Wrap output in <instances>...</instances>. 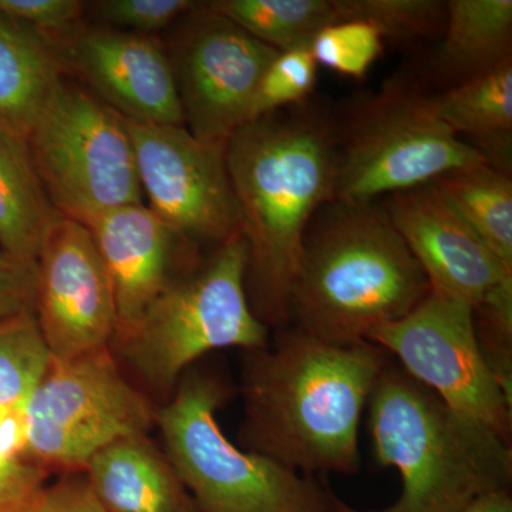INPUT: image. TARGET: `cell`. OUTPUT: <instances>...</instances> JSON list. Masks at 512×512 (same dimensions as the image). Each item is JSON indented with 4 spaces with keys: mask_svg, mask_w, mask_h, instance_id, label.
I'll list each match as a JSON object with an SVG mask.
<instances>
[{
    "mask_svg": "<svg viewBox=\"0 0 512 512\" xmlns=\"http://www.w3.org/2000/svg\"><path fill=\"white\" fill-rule=\"evenodd\" d=\"M248 244L247 291L266 326H285L303 239L315 215L336 201L335 119L305 103L238 128L225 147Z\"/></svg>",
    "mask_w": 512,
    "mask_h": 512,
    "instance_id": "1",
    "label": "cell"
},
{
    "mask_svg": "<svg viewBox=\"0 0 512 512\" xmlns=\"http://www.w3.org/2000/svg\"><path fill=\"white\" fill-rule=\"evenodd\" d=\"M386 365V352L367 340L338 345L285 329L274 348L248 352L244 443L306 476L357 473L360 419Z\"/></svg>",
    "mask_w": 512,
    "mask_h": 512,
    "instance_id": "2",
    "label": "cell"
},
{
    "mask_svg": "<svg viewBox=\"0 0 512 512\" xmlns=\"http://www.w3.org/2000/svg\"><path fill=\"white\" fill-rule=\"evenodd\" d=\"M431 289L384 205L333 201L315 215L289 298L295 328L338 345L365 342Z\"/></svg>",
    "mask_w": 512,
    "mask_h": 512,
    "instance_id": "3",
    "label": "cell"
},
{
    "mask_svg": "<svg viewBox=\"0 0 512 512\" xmlns=\"http://www.w3.org/2000/svg\"><path fill=\"white\" fill-rule=\"evenodd\" d=\"M367 404L377 460L399 470L402 494L377 511H357L332 494L330 512H464L483 495L510 488V443L400 367L387 363Z\"/></svg>",
    "mask_w": 512,
    "mask_h": 512,
    "instance_id": "4",
    "label": "cell"
},
{
    "mask_svg": "<svg viewBox=\"0 0 512 512\" xmlns=\"http://www.w3.org/2000/svg\"><path fill=\"white\" fill-rule=\"evenodd\" d=\"M247 271L248 244L241 232L178 276L110 348L165 400L212 350L265 348L268 326L249 302Z\"/></svg>",
    "mask_w": 512,
    "mask_h": 512,
    "instance_id": "5",
    "label": "cell"
},
{
    "mask_svg": "<svg viewBox=\"0 0 512 512\" xmlns=\"http://www.w3.org/2000/svg\"><path fill=\"white\" fill-rule=\"evenodd\" d=\"M227 387L204 372L184 373L156 410L164 453L200 512H330L332 493L309 476L225 436L217 412Z\"/></svg>",
    "mask_w": 512,
    "mask_h": 512,
    "instance_id": "6",
    "label": "cell"
},
{
    "mask_svg": "<svg viewBox=\"0 0 512 512\" xmlns=\"http://www.w3.org/2000/svg\"><path fill=\"white\" fill-rule=\"evenodd\" d=\"M431 96L413 74H396L335 117L336 201L373 202L487 164L437 116Z\"/></svg>",
    "mask_w": 512,
    "mask_h": 512,
    "instance_id": "7",
    "label": "cell"
},
{
    "mask_svg": "<svg viewBox=\"0 0 512 512\" xmlns=\"http://www.w3.org/2000/svg\"><path fill=\"white\" fill-rule=\"evenodd\" d=\"M26 143L62 217L87 227L106 212L143 204L126 120L89 90L57 84Z\"/></svg>",
    "mask_w": 512,
    "mask_h": 512,
    "instance_id": "8",
    "label": "cell"
},
{
    "mask_svg": "<svg viewBox=\"0 0 512 512\" xmlns=\"http://www.w3.org/2000/svg\"><path fill=\"white\" fill-rule=\"evenodd\" d=\"M156 410L128 382L110 348L53 359L23 406L26 456L47 470L82 471L110 444L148 434Z\"/></svg>",
    "mask_w": 512,
    "mask_h": 512,
    "instance_id": "9",
    "label": "cell"
},
{
    "mask_svg": "<svg viewBox=\"0 0 512 512\" xmlns=\"http://www.w3.org/2000/svg\"><path fill=\"white\" fill-rule=\"evenodd\" d=\"M366 340L396 356L407 375L451 409L511 444V394L484 355L467 303L430 291L409 315Z\"/></svg>",
    "mask_w": 512,
    "mask_h": 512,
    "instance_id": "10",
    "label": "cell"
},
{
    "mask_svg": "<svg viewBox=\"0 0 512 512\" xmlns=\"http://www.w3.org/2000/svg\"><path fill=\"white\" fill-rule=\"evenodd\" d=\"M185 18L168 53L184 126L202 143L227 147L232 134L248 123L259 80L279 52L208 3Z\"/></svg>",
    "mask_w": 512,
    "mask_h": 512,
    "instance_id": "11",
    "label": "cell"
},
{
    "mask_svg": "<svg viewBox=\"0 0 512 512\" xmlns=\"http://www.w3.org/2000/svg\"><path fill=\"white\" fill-rule=\"evenodd\" d=\"M126 124L141 190L154 214L198 248H215L241 234L225 147L202 143L185 126Z\"/></svg>",
    "mask_w": 512,
    "mask_h": 512,
    "instance_id": "12",
    "label": "cell"
},
{
    "mask_svg": "<svg viewBox=\"0 0 512 512\" xmlns=\"http://www.w3.org/2000/svg\"><path fill=\"white\" fill-rule=\"evenodd\" d=\"M33 312L53 359L110 348L117 330L109 272L92 232L59 217L36 259Z\"/></svg>",
    "mask_w": 512,
    "mask_h": 512,
    "instance_id": "13",
    "label": "cell"
},
{
    "mask_svg": "<svg viewBox=\"0 0 512 512\" xmlns=\"http://www.w3.org/2000/svg\"><path fill=\"white\" fill-rule=\"evenodd\" d=\"M53 46L64 70L123 119L184 126L170 57L153 37L79 28Z\"/></svg>",
    "mask_w": 512,
    "mask_h": 512,
    "instance_id": "14",
    "label": "cell"
},
{
    "mask_svg": "<svg viewBox=\"0 0 512 512\" xmlns=\"http://www.w3.org/2000/svg\"><path fill=\"white\" fill-rule=\"evenodd\" d=\"M383 205L431 291L476 309L488 292L512 278L436 184L389 195Z\"/></svg>",
    "mask_w": 512,
    "mask_h": 512,
    "instance_id": "15",
    "label": "cell"
},
{
    "mask_svg": "<svg viewBox=\"0 0 512 512\" xmlns=\"http://www.w3.org/2000/svg\"><path fill=\"white\" fill-rule=\"evenodd\" d=\"M87 228L113 286L117 311L114 339L126 335L150 303L201 259L197 245L144 204L106 212Z\"/></svg>",
    "mask_w": 512,
    "mask_h": 512,
    "instance_id": "16",
    "label": "cell"
},
{
    "mask_svg": "<svg viewBox=\"0 0 512 512\" xmlns=\"http://www.w3.org/2000/svg\"><path fill=\"white\" fill-rule=\"evenodd\" d=\"M83 471L109 512H200L170 460L148 434L110 444Z\"/></svg>",
    "mask_w": 512,
    "mask_h": 512,
    "instance_id": "17",
    "label": "cell"
},
{
    "mask_svg": "<svg viewBox=\"0 0 512 512\" xmlns=\"http://www.w3.org/2000/svg\"><path fill=\"white\" fill-rule=\"evenodd\" d=\"M63 72L49 40L0 12V133L28 140Z\"/></svg>",
    "mask_w": 512,
    "mask_h": 512,
    "instance_id": "18",
    "label": "cell"
},
{
    "mask_svg": "<svg viewBox=\"0 0 512 512\" xmlns=\"http://www.w3.org/2000/svg\"><path fill=\"white\" fill-rule=\"evenodd\" d=\"M433 62L444 90L493 72L512 59L511 0H451Z\"/></svg>",
    "mask_w": 512,
    "mask_h": 512,
    "instance_id": "19",
    "label": "cell"
},
{
    "mask_svg": "<svg viewBox=\"0 0 512 512\" xmlns=\"http://www.w3.org/2000/svg\"><path fill=\"white\" fill-rule=\"evenodd\" d=\"M437 116L466 134L494 170H512V59L476 79L431 96Z\"/></svg>",
    "mask_w": 512,
    "mask_h": 512,
    "instance_id": "20",
    "label": "cell"
},
{
    "mask_svg": "<svg viewBox=\"0 0 512 512\" xmlns=\"http://www.w3.org/2000/svg\"><path fill=\"white\" fill-rule=\"evenodd\" d=\"M59 217L37 175L28 143L0 133V251L36 262L47 231Z\"/></svg>",
    "mask_w": 512,
    "mask_h": 512,
    "instance_id": "21",
    "label": "cell"
},
{
    "mask_svg": "<svg viewBox=\"0 0 512 512\" xmlns=\"http://www.w3.org/2000/svg\"><path fill=\"white\" fill-rule=\"evenodd\" d=\"M444 200L512 272V178L480 164L437 180Z\"/></svg>",
    "mask_w": 512,
    "mask_h": 512,
    "instance_id": "22",
    "label": "cell"
},
{
    "mask_svg": "<svg viewBox=\"0 0 512 512\" xmlns=\"http://www.w3.org/2000/svg\"><path fill=\"white\" fill-rule=\"evenodd\" d=\"M208 6L278 52L309 45L338 22L333 0H215Z\"/></svg>",
    "mask_w": 512,
    "mask_h": 512,
    "instance_id": "23",
    "label": "cell"
},
{
    "mask_svg": "<svg viewBox=\"0 0 512 512\" xmlns=\"http://www.w3.org/2000/svg\"><path fill=\"white\" fill-rule=\"evenodd\" d=\"M52 362L35 312L0 320V409L25 406Z\"/></svg>",
    "mask_w": 512,
    "mask_h": 512,
    "instance_id": "24",
    "label": "cell"
},
{
    "mask_svg": "<svg viewBox=\"0 0 512 512\" xmlns=\"http://www.w3.org/2000/svg\"><path fill=\"white\" fill-rule=\"evenodd\" d=\"M338 22L359 20L383 40L409 43L443 35L447 2L441 0H333Z\"/></svg>",
    "mask_w": 512,
    "mask_h": 512,
    "instance_id": "25",
    "label": "cell"
},
{
    "mask_svg": "<svg viewBox=\"0 0 512 512\" xmlns=\"http://www.w3.org/2000/svg\"><path fill=\"white\" fill-rule=\"evenodd\" d=\"M318 80V63L309 45L279 52L262 74L248 121L308 101Z\"/></svg>",
    "mask_w": 512,
    "mask_h": 512,
    "instance_id": "26",
    "label": "cell"
},
{
    "mask_svg": "<svg viewBox=\"0 0 512 512\" xmlns=\"http://www.w3.org/2000/svg\"><path fill=\"white\" fill-rule=\"evenodd\" d=\"M309 49L318 66L362 79L383 53V37L359 20H342L319 30Z\"/></svg>",
    "mask_w": 512,
    "mask_h": 512,
    "instance_id": "27",
    "label": "cell"
},
{
    "mask_svg": "<svg viewBox=\"0 0 512 512\" xmlns=\"http://www.w3.org/2000/svg\"><path fill=\"white\" fill-rule=\"evenodd\" d=\"M200 5L192 0H101L93 3L97 18L124 32H158Z\"/></svg>",
    "mask_w": 512,
    "mask_h": 512,
    "instance_id": "28",
    "label": "cell"
},
{
    "mask_svg": "<svg viewBox=\"0 0 512 512\" xmlns=\"http://www.w3.org/2000/svg\"><path fill=\"white\" fill-rule=\"evenodd\" d=\"M84 3L79 0H0V12L28 26L52 45L80 28Z\"/></svg>",
    "mask_w": 512,
    "mask_h": 512,
    "instance_id": "29",
    "label": "cell"
},
{
    "mask_svg": "<svg viewBox=\"0 0 512 512\" xmlns=\"http://www.w3.org/2000/svg\"><path fill=\"white\" fill-rule=\"evenodd\" d=\"M47 468L28 457L0 456V512H25L42 500Z\"/></svg>",
    "mask_w": 512,
    "mask_h": 512,
    "instance_id": "30",
    "label": "cell"
},
{
    "mask_svg": "<svg viewBox=\"0 0 512 512\" xmlns=\"http://www.w3.org/2000/svg\"><path fill=\"white\" fill-rule=\"evenodd\" d=\"M36 262H25L0 251V320L33 311Z\"/></svg>",
    "mask_w": 512,
    "mask_h": 512,
    "instance_id": "31",
    "label": "cell"
},
{
    "mask_svg": "<svg viewBox=\"0 0 512 512\" xmlns=\"http://www.w3.org/2000/svg\"><path fill=\"white\" fill-rule=\"evenodd\" d=\"M40 508L43 512H109L97 500L86 477H69L46 487Z\"/></svg>",
    "mask_w": 512,
    "mask_h": 512,
    "instance_id": "32",
    "label": "cell"
},
{
    "mask_svg": "<svg viewBox=\"0 0 512 512\" xmlns=\"http://www.w3.org/2000/svg\"><path fill=\"white\" fill-rule=\"evenodd\" d=\"M0 456H26V424L23 407L0 409Z\"/></svg>",
    "mask_w": 512,
    "mask_h": 512,
    "instance_id": "33",
    "label": "cell"
},
{
    "mask_svg": "<svg viewBox=\"0 0 512 512\" xmlns=\"http://www.w3.org/2000/svg\"><path fill=\"white\" fill-rule=\"evenodd\" d=\"M464 512H512L510 491L498 490L483 495Z\"/></svg>",
    "mask_w": 512,
    "mask_h": 512,
    "instance_id": "34",
    "label": "cell"
},
{
    "mask_svg": "<svg viewBox=\"0 0 512 512\" xmlns=\"http://www.w3.org/2000/svg\"><path fill=\"white\" fill-rule=\"evenodd\" d=\"M25 512H43V511H42V508H40V503H39V504L35 505V507L30 508V510L25 511Z\"/></svg>",
    "mask_w": 512,
    "mask_h": 512,
    "instance_id": "35",
    "label": "cell"
}]
</instances>
